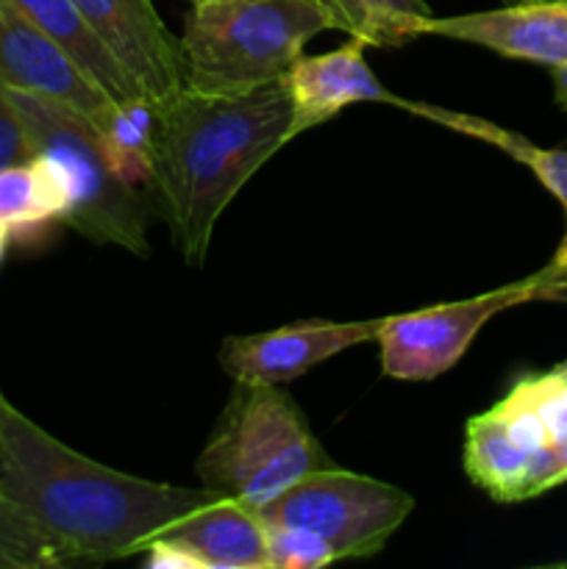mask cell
<instances>
[{"label": "cell", "instance_id": "cell-1", "mask_svg": "<svg viewBox=\"0 0 567 569\" xmlns=\"http://www.w3.org/2000/svg\"><path fill=\"white\" fill-rule=\"evenodd\" d=\"M0 445V489L64 565L145 553L167 526L217 498L203 487H170L111 470L37 426L3 392Z\"/></svg>", "mask_w": 567, "mask_h": 569}, {"label": "cell", "instance_id": "cell-2", "mask_svg": "<svg viewBox=\"0 0 567 569\" xmlns=\"http://www.w3.org/2000/svg\"><path fill=\"white\" fill-rule=\"evenodd\" d=\"M292 120L284 78L239 98L178 89L156 103L153 198L189 267L203 264L217 220L272 159Z\"/></svg>", "mask_w": 567, "mask_h": 569}, {"label": "cell", "instance_id": "cell-3", "mask_svg": "<svg viewBox=\"0 0 567 569\" xmlns=\"http://www.w3.org/2000/svg\"><path fill=\"white\" fill-rule=\"evenodd\" d=\"M331 28L309 0L192 3L178 37L183 89L239 98L276 83L320 31Z\"/></svg>", "mask_w": 567, "mask_h": 569}, {"label": "cell", "instance_id": "cell-4", "mask_svg": "<svg viewBox=\"0 0 567 569\" xmlns=\"http://www.w3.org/2000/svg\"><path fill=\"white\" fill-rule=\"evenodd\" d=\"M331 456L281 383H239L195 461L200 487L217 498L265 509L284 489L328 470Z\"/></svg>", "mask_w": 567, "mask_h": 569}, {"label": "cell", "instance_id": "cell-5", "mask_svg": "<svg viewBox=\"0 0 567 569\" xmlns=\"http://www.w3.org/2000/svg\"><path fill=\"white\" fill-rule=\"evenodd\" d=\"M9 92L59 194V220L98 244L150 256L148 200L117 176L92 120L59 100L14 87Z\"/></svg>", "mask_w": 567, "mask_h": 569}, {"label": "cell", "instance_id": "cell-6", "mask_svg": "<svg viewBox=\"0 0 567 569\" xmlns=\"http://www.w3.org/2000/svg\"><path fill=\"white\" fill-rule=\"evenodd\" d=\"M411 511L415 498L404 489L342 467H328L295 481L259 509V515L270 526L315 533L342 561L381 553Z\"/></svg>", "mask_w": 567, "mask_h": 569}, {"label": "cell", "instance_id": "cell-7", "mask_svg": "<svg viewBox=\"0 0 567 569\" xmlns=\"http://www.w3.org/2000/svg\"><path fill=\"white\" fill-rule=\"evenodd\" d=\"M567 295V281L550 267L506 283L493 292L439 303L409 315L387 317L376 342L381 345V367L398 381H431L454 370L484 326L500 311L531 300H556Z\"/></svg>", "mask_w": 567, "mask_h": 569}, {"label": "cell", "instance_id": "cell-8", "mask_svg": "<svg viewBox=\"0 0 567 569\" xmlns=\"http://www.w3.org/2000/svg\"><path fill=\"white\" fill-rule=\"evenodd\" d=\"M384 320L328 322L309 320L248 337H228L220 345V365L239 383H287L342 350L378 339Z\"/></svg>", "mask_w": 567, "mask_h": 569}, {"label": "cell", "instance_id": "cell-9", "mask_svg": "<svg viewBox=\"0 0 567 569\" xmlns=\"http://www.w3.org/2000/svg\"><path fill=\"white\" fill-rule=\"evenodd\" d=\"M417 37L470 42L556 70L567 64V0H517L472 14H428L417 22Z\"/></svg>", "mask_w": 567, "mask_h": 569}, {"label": "cell", "instance_id": "cell-10", "mask_svg": "<svg viewBox=\"0 0 567 569\" xmlns=\"http://www.w3.org/2000/svg\"><path fill=\"white\" fill-rule=\"evenodd\" d=\"M117 64L150 103H165L183 87L178 39L150 0H72Z\"/></svg>", "mask_w": 567, "mask_h": 569}, {"label": "cell", "instance_id": "cell-11", "mask_svg": "<svg viewBox=\"0 0 567 569\" xmlns=\"http://www.w3.org/2000/svg\"><path fill=\"white\" fill-rule=\"evenodd\" d=\"M367 44L350 37L342 48L320 56H300L284 76L292 120L287 139L292 142L300 133L334 120L342 109L354 103H387L404 109L406 100L389 92L365 59Z\"/></svg>", "mask_w": 567, "mask_h": 569}, {"label": "cell", "instance_id": "cell-12", "mask_svg": "<svg viewBox=\"0 0 567 569\" xmlns=\"http://www.w3.org/2000/svg\"><path fill=\"white\" fill-rule=\"evenodd\" d=\"M0 81L59 100L98 126L115 100L94 87L76 61L39 28L0 0Z\"/></svg>", "mask_w": 567, "mask_h": 569}, {"label": "cell", "instance_id": "cell-13", "mask_svg": "<svg viewBox=\"0 0 567 569\" xmlns=\"http://www.w3.org/2000/svg\"><path fill=\"white\" fill-rule=\"evenodd\" d=\"M156 539L181 550L192 569H270L265 517L237 500H209Z\"/></svg>", "mask_w": 567, "mask_h": 569}, {"label": "cell", "instance_id": "cell-14", "mask_svg": "<svg viewBox=\"0 0 567 569\" xmlns=\"http://www.w3.org/2000/svg\"><path fill=\"white\" fill-rule=\"evenodd\" d=\"M17 14L26 17L33 28L44 33L50 42L59 44L78 70L98 89H103L115 103L145 98L126 70L117 64L115 56L100 44L92 28L83 22L81 11L72 0H6ZM148 100V98H145Z\"/></svg>", "mask_w": 567, "mask_h": 569}, {"label": "cell", "instance_id": "cell-15", "mask_svg": "<svg viewBox=\"0 0 567 569\" xmlns=\"http://www.w3.org/2000/svg\"><path fill=\"white\" fill-rule=\"evenodd\" d=\"M404 111L417 117H426V120L437 122V126L450 128L456 133H465V137L481 139V142H489L493 148L504 150L506 156H511L515 161L526 164L534 176L539 178L545 189L565 206L567 211V150H548V148H537L534 142H528L526 137L515 131H506V128L495 126V122L481 120V117L472 114H459V111H448L439 109V106L431 103H415V100H406ZM550 270L556 272L559 278L567 281V233L561 239L559 250H556L554 261H550Z\"/></svg>", "mask_w": 567, "mask_h": 569}, {"label": "cell", "instance_id": "cell-16", "mask_svg": "<svg viewBox=\"0 0 567 569\" xmlns=\"http://www.w3.org/2000/svg\"><path fill=\"white\" fill-rule=\"evenodd\" d=\"M465 472L498 503H520V500L537 498L531 459L509 437L493 409L467 420Z\"/></svg>", "mask_w": 567, "mask_h": 569}, {"label": "cell", "instance_id": "cell-17", "mask_svg": "<svg viewBox=\"0 0 567 569\" xmlns=\"http://www.w3.org/2000/svg\"><path fill=\"white\" fill-rule=\"evenodd\" d=\"M59 214V194L37 156L0 170V226L9 228L11 242H37L61 222Z\"/></svg>", "mask_w": 567, "mask_h": 569}, {"label": "cell", "instance_id": "cell-18", "mask_svg": "<svg viewBox=\"0 0 567 569\" xmlns=\"http://www.w3.org/2000/svg\"><path fill=\"white\" fill-rule=\"evenodd\" d=\"M94 128L117 176L139 192L153 189L156 103L145 98L111 103Z\"/></svg>", "mask_w": 567, "mask_h": 569}, {"label": "cell", "instance_id": "cell-19", "mask_svg": "<svg viewBox=\"0 0 567 569\" xmlns=\"http://www.w3.org/2000/svg\"><path fill=\"white\" fill-rule=\"evenodd\" d=\"M331 28L361 39L367 48H395L417 39V22L434 14L426 0H309Z\"/></svg>", "mask_w": 567, "mask_h": 569}, {"label": "cell", "instance_id": "cell-20", "mask_svg": "<svg viewBox=\"0 0 567 569\" xmlns=\"http://www.w3.org/2000/svg\"><path fill=\"white\" fill-rule=\"evenodd\" d=\"M539 415L548 431V450L559 470V481L567 483V383L554 372L526 376L511 387Z\"/></svg>", "mask_w": 567, "mask_h": 569}, {"label": "cell", "instance_id": "cell-21", "mask_svg": "<svg viewBox=\"0 0 567 569\" xmlns=\"http://www.w3.org/2000/svg\"><path fill=\"white\" fill-rule=\"evenodd\" d=\"M64 559L31 520L0 492V569L61 567Z\"/></svg>", "mask_w": 567, "mask_h": 569}, {"label": "cell", "instance_id": "cell-22", "mask_svg": "<svg viewBox=\"0 0 567 569\" xmlns=\"http://www.w3.org/2000/svg\"><path fill=\"white\" fill-rule=\"evenodd\" d=\"M267 550L270 569H317L337 561L334 550L320 537L292 526L267 522Z\"/></svg>", "mask_w": 567, "mask_h": 569}, {"label": "cell", "instance_id": "cell-23", "mask_svg": "<svg viewBox=\"0 0 567 569\" xmlns=\"http://www.w3.org/2000/svg\"><path fill=\"white\" fill-rule=\"evenodd\" d=\"M28 159H33V150L28 142L26 126H22L20 111L11 100L9 83L0 81V170Z\"/></svg>", "mask_w": 567, "mask_h": 569}, {"label": "cell", "instance_id": "cell-24", "mask_svg": "<svg viewBox=\"0 0 567 569\" xmlns=\"http://www.w3.org/2000/svg\"><path fill=\"white\" fill-rule=\"evenodd\" d=\"M550 72H554V89H556V100H559L561 111H565V114H567V64L556 67V70H550Z\"/></svg>", "mask_w": 567, "mask_h": 569}, {"label": "cell", "instance_id": "cell-25", "mask_svg": "<svg viewBox=\"0 0 567 569\" xmlns=\"http://www.w3.org/2000/svg\"><path fill=\"white\" fill-rule=\"evenodd\" d=\"M9 248H11V233H9V228L0 226V264H3V259H6V253H9Z\"/></svg>", "mask_w": 567, "mask_h": 569}, {"label": "cell", "instance_id": "cell-26", "mask_svg": "<svg viewBox=\"0 0 567 569\" xmlns=\"http://www.w3.org/2000/svg\"><path fill=\"white\" fill-rule=\"evenodd\" d=\"M550 372H554L556 378H561V381L567 383V361H561V365H556L554 370H550Z\"/></svg>", "mask_w": 567, "mask_h": 569}, {"label": "cell", "instance_id": "cell-27", "mask_svg": "<svg viewBox=\"0 0 567 569\" xmlns=\"http://www.w3.org/2000/svg\"><path fill=\"white\" fill-rule=\"evenodd\" d=\"M0 478H3V445H0ZM3 492V489H0Z\"/></svg>", "mask_w": 567, "mask_h": 569}, {"label": "cell", "instance_id": "cell-28", "mask_svg": "<svg viewBox=\"0 0 567 569\" xmlns=\"http://www.w3.org/2000/svg\"><path fill=\"white\" fill-rule=\"evenodd\" d=\"M192 3H215V0H192Z\"/></svg>", "mask_w": 567, "mask_h": 569}, {"label": "cell", "instance_id": "cell-29", "mask_svg": "<svg viewBox=\"0 0 567 569\" xmlns=\"http://www.w3.org/2000/svg\"><path fill=\"white\" fill-rule=\"evenodd\" d=\"M506 3H517V0H506Z\"/></svg>", "mask_w": 567, "mask_h": 569}, {"label": "cell", "instance_id": "cell-30", "mask_svg": "<svg viewBox=\"0 0 567 569\" xmlns=\"http://www.w3.org/2000/svg\"><path fill=\"white\" fill-rule=\"evenodd\" d=\"M559 567H565V569H567V561H565V565H559Z\"/></svg>", "mask_w": 567, "mask_h": 569}]
</instances>
